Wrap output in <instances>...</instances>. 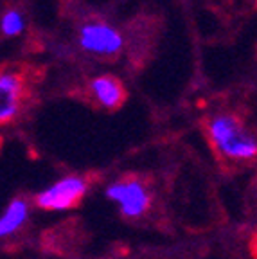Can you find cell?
<instances>
[{
    "label": "cell",
    "instance_id": "obj_1",
    "mask_svg": "<svg viewBox=\"0 0 257 259\" xmlns=\"http://www.w3.org/2000/svg\"><path fill=\"white\" fill-rule=\"evenodd\" d=\"M207 139L221 158L229 162H250L257 155V141L236 113H214L205 126Z\"/></svg>",
    "mask_w": 257,
    "mask_h": 259
},
{
    "label": "cell",
    "instance_id": "obj_2",
    "mask_svg": "<svg viewBox=\"0 0 257 259\" xmlns=\"http://www.w3.org/2000/svg\"><path fill=\"white\" fill-rule=\"evenodd\" d=\"M90 184L81 175H65L49 184L34 196V203L38 209L47 212H63L70 210L84 198L89 193Z\"/></svg>",
    "mask_w": 257,
    "mask_h": 259
},
{
    "label": "cell",
    "instance_id": "obj_3",
    "mask_svg": "<svg viewBox=\"0 0 257 259\" xmlns=\"http://www.w3.org/2000/svg\"><path fill=\"white\" fill-rule=\"evenodd\" d=\"M106 198L119 209L124 218H142L151 207V191L141 178L126 177L106 186Z\"/></svg>",
    "mask_w": 257,
    "mask_h": 259
},
{
    "label": "cell",
    "instance_id": "obj_4",
    "mask_svg": "<svg viewBox=\"0 0 257 259\" xmlns=\"http://www.w3.org/2000/svg\"><path fill=\"white\" fill-rule=\"evenodd\" d=\"M27 94V79L20 70L0 69V124H8L18 117Z\"/></svg>",
    "mask_w": 257,
    "mask_h": 259
},
{
    "label": "cell",
    "instance_id": "obj_5",
    "mask_svg": "<svg viewBox=\"0 0 257 259\" xmlns=\"http://www.w3.org/2000/svg\"><path fill=\"white\" fill-rule=\"evenodd\" d=\"M79 45L96 56H115L124 47V38L106 22H89L79 31Z\"/></svg>",
    "mask_w": 257,
    "mask_h": 259
},
{
    "label": "cell",
    "instance_id": "obj_6",
    "mask_svg": "<svg viewBox=\"0 0 257 259\" xmlns=\"http://www.w3.org/2000/svg\"><path fill=\"white\" fill-rule=\"evenodd\" d=\"M92 99L106 110H115L124 103L126 90L122 83L113 76H97L89 85Z\"/></svg>",
    "mask_w": 257,
    "mask_h": 259
},
{
    "label": "cell",
    "instance_id": "obj_7",
    "mask_svg": "<svg viewBox=\"0 0 257 259\" xmlns=\"http://www.w3.org/2000/svg\"><path fill=\"white\" fill-rule=\"evenodd\" d=\"M31 218V205L25 198L16 196L9 200L8 205L0 212V241L13 238L27 225Z\"/></svg>",
    "mask_w": 257,
    "mask_h": 259
},
{
    "label": "cell",
    "instance_id": "obj_8",
    "mask_svg": "<svg viewBox=\"0 0 257 259\" xmlns=\"http://www.w3.org/2000/svg\"><path fill=\"white\" fill-rule=\"evenodd\" d=\"M0 31L6 36H20L25 31V18L18 9H8L0 18Z\"/></svg>",
    "mask_w": 257,
    "mask_h": 259
}]
</instances>
